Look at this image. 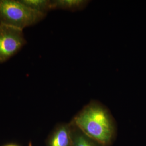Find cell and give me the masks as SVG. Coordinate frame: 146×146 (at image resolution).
Listing matches in <instances>:
<instances>
[{
	"label": "cell",
	"instance_id": "obj_1",
	"mask_svg": "<svg viewBox=\"0 0 146 146\" xmlns=\"http://www.w3.org/2000/svg\"><path fill=\"white\" fill-rule=\"evenodd\" d=\"M102 146H111L117 136L115 119L108 108L97 100L85 105L70 121Z\"/></svg>",
	"mask_w": 146,
	"mask_h": 146
},
{
	"label": "cell",
	"instance_id": "obj_2",
	"mask_svg": "<svg viewBox=\"0 0 146 146\" xmlns=\"http://www.w3.org/2000/svg\"><path fill=\"white\" fill-rule=\"evenodd\" d=\"M46 15L32 9L21 0H0V23L23 30L39 23Z\"/></svg>",
	"mask_w": 146,
	"mask_h": 146
},
{
	"label": "cell",
	"instance_id": "obj_3",
	"mask_svg": "<svg viewBox=\"0 0 146 146\" xmlns=\"http://www.w3.org/2000/svg\"><path fill=\"white\" fill-rule=\"evenodd\" d=\"M26 42L22 29L0 23V63L14 56Z\"/></svg>",
	"mask_w": 146,
	"mask_h": 146
},
{
	"label": "cell",
	"instance_id": "obj_4",
	"mask_svg": "<svg viewBox=\"0 0 146 146\" xmlns=\"http://www.w3.org/2000/svg\"><path fill=\"white\" fill-rule=\"evenodd\" d=\"M47 146H72L70 123L56 125L48 139Z\"/></svg>",
	"mask_w": 146,
	"mask_h": 146
},
{
	"label": "cell",
	"instance_id": "obj_5",
	"mask_svg": "<svg viewBox=\"0 0 146 146\" xmlns=\"http://www.w3.org/2000/svg\"><path fill=\"white\" fill-rule=\"evenodd\" d=\"M88 1L84 0H56L51 1L52 10L62 9L66 11H81L88 4Z\"/></svg>",
	"mask_w": 146,
	"mask_h": 146
},
{
	"label": "cell",
	"instance_id": "obj_6",
	"mask_svg": "<svg viewBox=\"0 0 146 146\" xmlns=\"http://www.w3.org/2000/svg\"><path fill=\"white\" fill-rule=\"evenodd\" d=\"M71 125L72 146H102L98 142L90 137L72 122Z\"/></svg>",
	"mask_w": 146,
	"mask_h": 146
},
{
	"label": "cell",
	"instance_id": "obj_7",
	"mask_svg": "<svg viewBox=\"0 0 146 146\" xmlns=\"http://www.w3.org/2000/svg\"><path fill=\"white\" fill-rule=\"evenodd\" d=\"M21 2L33 10L47 14L52 11L51 1L47 0H21Z\"/></svg>",
	"mask_w": 146,
	"mask_h": 146
},
{
	"label": "cell",
	"instance_id": "obj_8",
	"mask_svg": "<svg viewBox=\"0 0 146 146\" xmlns=\"http://www.w3.org/2000/svg\"><path fill=\"white\" fill-rule=\"evenodd\" d=\"M16 146V145H7V146Z\"/></svg>",
	"mask_w": 146,
	"mask_h": 146
},
{
	"label": "cell",
	"instance_id": "obj_9",
	"mask_svg": "<svg viewBox=\"0 0 146 146\" xmlns=\"http://www.w3.org/2000/svg\"><path fill=\"white\" fill-rule=\"evenodd\" d=\"M29 146H31V142H30V143H29Z\"/></svg>",
	"mask_w": 146,
	"mask_h": 146
}]
</instances>
